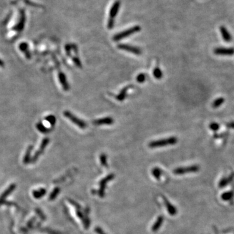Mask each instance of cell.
Wrapping results in <instances>:
<instances>
[{"label":"cell","instance_id":"cell-1","mask_svg":"<svg viewBox=\"0 0 234 234\" xmlns=\"http://www.w3.org/2000/svg\"><path fill=\"white\" fill-rule=\"evenodd\" d=\"M177 142V139L175 137H168V138H165L163 139H159L157 141H152L151 143H149V147L152 148H160L163 147V146H168V145H175Z\"/></svg>","mask_w":234,"mask_h":234},{"label":"cell","instance_id":"cell-2","mask_svg":"<svg viewBox=\"0 0 234 234\" xmlns=\"http://www.w3.org/2000/svg\"><path fill=\"white\" fill-rule=\"evenodd\" d=\"M141 30V28L139 26H135L133 28L128 29L126 30L123 31L122 32L117 33L113 37V40L114 41H119V40L125 39L129 37V36L133 35L134 33H138Z\"/></svg>","mask_w":234,"mask_h":234},{"label":"cell","instance_id":"cell-3","mask_svg":"<svg viewBox=\"0 0 234 234\" xmlns=\"http://www.w3.org/2000/svg\"><path fill=\"white\" fill-rule=\"evenodd\" d=\"M64 115L65 117H66L67 118H68L71 122L75 124L76 126H78V127L82 128V129H85V128H86L87 127V123L85 122V121H83L82 119L78 118L77 116H76L74 114L71 113L70 112L65 111L64 112Z\"/></svg>","mask_w":234,"mask_h":234},{"label":"cell","instance_id":"cell-4","mask_svg":"<svg viewBox=\"0 0 234 234\" xmlns=\"http://www.w3.org/2000/svg\"><path fill=\"white\" fill-rule=\"evenodd\" d=\"M118 48L119 49H122V50H124L128 51L129 53H132L135 54V55H141V49L140 48H137L135 46H133L131 45L128 44H119L118 45Z\"/></svg>","mask_w":234,"mask_h":234},{"label":"cell","instance_id":"cell-5","mask_svg":"<svg viewBox=\"0 0 234 234\" xmlns=\"http://www.w3.org/2000/svg\"><path fill=\"white\" fill-rule=\"evenodd\" d=\"M114 123L113 118L111 117H105V118L97 119L94 120L93 124L96 126H102V125H111Z\"/></svg>","mask_w":234,"mask_h":234},{"label":"cell","instance_id":"cell-6","mask_svg":"<svg viewBox=\"0 0 234 234\" xmlns=\"http://www.w3.org/2000/svg\"><path fill=\"white\" fill-rule=\"evenodd\" d=\"M120 1H116L114 3H113V5H112L111 9H110V12H109V16H110V18H112V19H114L115 18V17L116 16L117 14H118V10H119V8H120Z\"/></svg>","mask_w":234,"mask_h":234},{"label":"cell","instance_id":"cell-7","mask_svg":"<svg viewBox=\"0 0 234 234\" xmlns=\"http://www.w3.org/2000/svg\"><path fill=\"white\" fill-rule=\"evenodd\" d=\"M214 52L217 55H231L234 53L233 48H218L215 49Z\"/></svg>","mask_w":234,"mask_h":234},{"label":"cell","instance_id":"cell-8","mask_svg":"<svg viewBox=\"0 0 234 234\" xmlns=\"http://www.w3.org/2000/svg\"><path fill=\"white\" fill-rule=\"evenodd\" d=\"M198 169H199V168H198L197 166H189V167H187V168H179L174 170V173L175 174H184V173H187V172L197 171Z\"/></svg>","mask_w":234,"mask_h":234},{"label":"cell","instance_id":"cell-9","mask_svg":"<svg viewBox=\"0 0 234 234\" xmlns=\"http://www.w3.org/2000/svg\"><path fill=\"white\" fill-rule=\"evenodd\" d=\"M220 33H221L222 37L225 41L227 42H230L231 40V35H230V33H229V31L227 30V29L225 28V27L222 26L220 27Z\"/></svg>","mask_w":234,"mask_h":234},{"label":"cell","instance_id":"cell-10","mask_svg":"<svg viewBox=\"0 0 234 234\" xmlns=\"http://www.w3.org/2000/svg\"><path fill=\"white\" fill-rule=\"evenodd\" d=\"M58 78H59V81L64 91H68L69 85L68 82H67L66 76H65L64 74L62 72H60L59 74H58Z\"/></svg>","mask_w":234,"mask_h":234},{"label":"cell","instance_id":"cell-11","mask_svg":"<svg viewBox=\"0 0 234 234\" xmlns=\"http://www.w3.org/2000/svg\"><path fill=\"white\" fill-rule=\"evenodd\" d=\"M128 88H129V87L124 88L122 91L120 92V93H119L116 97L117 100L122 102V101H123L124 100V99L126 98V96H127V92L128 91Z\"/></svg>","mask_w":234,"mask_h":234},{"label":"cell","instance_id":"cell-12","mask_svg":"<svg viewBox=\"0 0 234 234\" xmlns=\"http://www.w3.org/2000/svg\"><path fill=\"white\" fill-rule=\"evenodd\" d=\"M224 102V99L222 98H217V100H215L214 102H213V104H212V107L213 108H217L220 107V105L222 104V103Z\"/></svg>","mask_w":234,"mask_h":234},{"label":"cell","instance_id":"cell-13","mask_svg":"<svg viewBox=\"0 0 234 234\" xmlns=\"http://www.w3.org/2000/svg\"><path fill=\"white\" fill-rule=\"evenodd\" d=\"M154 76L157 80H160L163 77L162 71L159 68H156L154 70Z\"/></svg>","mask_w":234,"mask_h":234},{"label":"cell","instance_id":"cell-14","mask_svg":"<svg viewBox=\"0 0 234 234\" xmlns=\"http://www.w3.org/2000/svg\"><path fill=\"white\" fill-rule=\"evenodd\" d=\"M163 217H159V219L157 220V222L156 223V224L154 225V226H153V231H157L158 228L160 227V226L162 224V222H163Z\"/></svg>","mask_w":234,"mask_h":234},{"label":"cell","instance_id":"cell-15","mask_svg":"<svg viewBox=\"0 0 234 234\" xmlns=\"http://www.w3.org/2000/svg\"><path fill=\"white\" fill-rule=\"evenodd\" d=\"M146 80V76L145 74H139L138 76L137 77V81L139 83H143Z\"/></svg>","mask_w":234,"mask_h":234},{"label":"cell","instance_id":"cell-16","mask_svg":"<svg viewBox=\"0 0 234 234\" xmlns=\"http://www.w3.org/2000/svg\"><path fill=\"white\" fill-rule=\"evenodd\" d=\"M114 26V19L109 18V20H108V22H107V28H108V29H112V28H113Z\"/></svg>","mask_w":234,"mask_h":234},{"label":"cell","instance_id":"cell-17","mask_svg":"<svg viewBox=\"0 0 234 234\" xmlns=\"http://www.w3.org/2000/svg\"><path fill=\"white\" fill-rule=\"evenodd\" d=\"M100 160H101V163L104 166H106L107 165V162H106V156H105V154H102L101 155V157H100Z\"/></svg>","mask_w":234,"mask_h":234},{"label":"cell","instance_id":"cell-18","mask_svg":"<svg viewBox=\"0 0 234 234\" xmlns=\"http://www.w3.org/2000/svg\"><path fill=\"white\" fill-rule=\"evenodd\" d=\"M210 127L212 130L216 131V130H217L219 128V125L217 123H211L210 126Z\"/></svg>","mask_w":234,"mask_h":234},{"label":"cell","instance_id":"cell-19","mask_svg":"<svg viewBox=\"0 0 234 234\" xmlns=\"http://www.w3.org/2000/svg\"><path fill=\"white\" fill-rule=\"evenodd\" d=\"M73 60H74V62H75V64H76V65H77L78 66L80 67V68L82 66V63H81L80 60L79 59V58H78V57H74V58H73Z\"/></svg>","mask_w":234,"mask_h":234},{"label":"cell","instance_id":"cell-20","mask_svg":"<svg viewBox=\"0 0 234 234\" xmlns=\"http://www.w3.org/2000/svg\"><path fill=\"white\" fill-rule=\"evenodd\" d=\"M153 173H154V174L156 177H159V176L161 174L160 170H159L158 168H155V169L153 170Z\"/></svg>","mask_w":234,"mask_h":234},{"label":"cell","instance_id":"cell-21","mask_svg":"<svg viewBox=\"0 0 234 234\" xmlns=\"http://www.w3.org/2000/svg\"><path fill=\"white\" fill-rule=\"evenodd\" d=\"M228 126L229 128H234V123L229 124L228 125Z\"/></svg>","mask_w":234,"mask_h":234}]
</instances>
